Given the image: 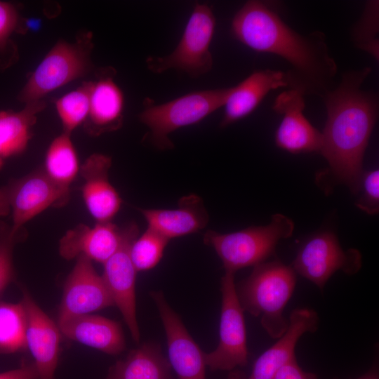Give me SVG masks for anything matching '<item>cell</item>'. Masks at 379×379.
<instances>
[{
  "label": "cell",
  "mask_w": 379,
  "mask_h": 379,
  "mask_svg": "<svg viewBox=\"0 0 379 379\" xmlns=\"http://www.w3.org/2000/svg\"><path fill=\"white\" fill-rule=\"evenodd\" d=\"M26 314L22 302L0 301V353L21 351L26 346Z\"/></svg>",
  "instance_id": "cell-26"
},
{
  "label": "cell",
  "mask_w": 379,
  "mask_h": 379,
  "mask_svg": "<svg viewBox=\"0 0 379 379\" xmlns=\"http://www.w3.org/2000/svg\"><path fill=\"white\" fill-rule=\"evenodd\" d=\"M232 87L194 91L169 102L156 105L146 98L139 114L149 129V140L161 150L173 148L169 135L182 127L197 124L224 106Z\"/></svg>",
  "instance_id": "cell-5"
},
{
  "label": "cell",
  "mask_w": 379,
  "mask_h": 379,
  "mask_svg": "<svg viewBox=\"0 0 379 379\" xmlns=\"http://www.w3.org/2000/svg\"><path fill=\"white\" fill-rule=\"evenodd\" d=\"M114 305L103 279L96 272L92 261L79 257L65 281L58 320L91 314Z\"/></svg>",
  "instance_id": "cell-13"
},
{
  "label": "cell",
  "mask_w": 379,
  "mask_h": 379,
  "mask_svg": "<svg viewBox=\"0 0 379 379\" xmlns=\"http://www.w3.org/2000/svg\"><path fill=\"white\" fill-rule=\"evenodd\" d=\"M37 371L34 362L24 363L20 367L0 373V379H36Z\"/></svg>",
  "instance_id": "cell-34"
},
{
  "label": "cell",
  "mask_w": 379,
  "mask_h": 379,
  "mask_svg": "<svg viewBox=\"0 0 379 379\" xmlns=\"http://www.w3.org/2000/svg\"><path fill=\"white\" fill-rule=\"evenodd\" d=\"M61 334L69 339L116 355L126 348L121 325L116 321L91 314L58 320Z\"/></svg>",
  "instance_id": "cell-20"
},
{
  "label": "cell",
  "mask_w": 379,
  "mask_h": 379,
  "mask_svg": "<svg viewBox=\"0 0 379 379\" xmlns=\"http://www.w3.org/2000/svg\"><path fill=\"white\" fill-rule=\"evenodd\" d=\"M356 206L363 211L376 214L379 210V171H362L354 192Z\"/></svg>",
  "instance_id": "cell-30"
},
{
  "label": "cell",
  "mask_w": 379,
  "mask_h": 379,
  "mask_svg": "<svg viewBox=\"0 0 379 379\" xmlns=\"http://www.w3.org/2000/svg\"><path fill=\"white\" fill-rule=\"evenodd\" d=\"M359 379H378V377L376 376V375L375 374H368L365 376H363Z\"/></svg>",
  "instance_id": "cell-35"
},
{
  "label": "cell",
  "mask_w": 379,
  "mask_h": 379,
  "mask_svg": "<svg viewBox=\"0 0 379 379\" xmlns=\"http://www.w3.org/2000/svg\"><path fill=\"white\" fill-rule=\"evenodd\" d=\"M361 266V256L359 251L343 250L333 232H323L305 242L291 267L295 273L322 289L337 271L352 275L357 273Z\"/></svg>",
  "instance_id": "cell-10"
},
{
  "label": "cell",
  "mask_w": 379,
  "mask_h": 379,
  "mask_svg": "<svg viewBox=\"0 0 379 379\" xmlns=\"http://www.w3.org/2000/svg\"><path fill=\"white\" fill-rule=\"evenodd\" d=\"M44 105L39 100L26 104L19 112L0 111V170L7 159L25 149L36 115Z\"/></svg>",
  "instance_id": "cell-24"
},
{
  "label": "cell",
  "mask_w": 379,
  "mask_h": 379,
  "mask_svg": "<svg viewBox=\"0 0 379 379\" xmlns=\"http://www.w3.org/2000/svg\"><path fill=\"white\" fill-rule=\"evenodd\" d=\"M137 225L130 223L122 229V239L116 252L104 263L102 277L119 310L133 340L140 341V334L136 317V270L131 257V245L138 237Z\"/></svg>",
  "instance_id": "cell-11"
},
{
  "label": "cell",
  "mask_w": 379,
  "mask_h": 379,
  "mask_svg": "<svg viewBox=\"0 0 379 379\" xmlns=\"http://www.w3.org/2000/svg\"><path fill=\"white\" fill-rule=\"evenodd\" d=\"M319 321L318 314L312 309L293 310L286 330L272 346L258 357L248 379H273L281 367L295 358V348L300 337L305 333L314 332Z\"/></svg>",
  "instance_id": "cell-17"
},
{
  "label": "cell",
  "mask_w": 379,
  "mask_h": 379,
  "mask_svg": "<svg viewBox=\"0 0 379 379\" xmlns=\"http://www.w3.org/2000/svg\"><path fill=\"white\" fill-rule=\"evenodd\" d=\"M21 302L26 314V346L34 358L36 379H54L61 332L27 292L24 291Z\"/></svg>",
  "instance_id": "cell-15"
},
{
  "label": "cell",
  "mask_w": 379,
  "mask_h": 379,
  "mask_svg": "<svg viewBox=\"0 0 379 379\" xmlns=\"http://www.w3.org/2000/svg\"><path fill=\"white\" fill-rule=\"evenodd\" d=\"M166 336L168 362L178 379H206L204 352L161 291H152Z\"/></svg>",
  "instance_id": "cell-12"
},
{
  "label": "cell",
  "mask_w": 379,
  "mask_h": 379,
  "mask_svg": "<svg viewBox=\"0 0 379 379\" xmlns=\"http://www.w3.org/2000/svg\"><path fill=\"white\" fill-rule=\"evenodd\" d=\"M122 230L111 221L89 227L79 224L68 230L59 241V253L66 260L84 256L104 263L118 249Z\"/></svg>",
  "instance_id": "cell-18"
},
{
  "label": "cell",
  "mask_w": 379,
  "mask_h": 379,
  "mask_svg": "<svg viewBox=\"0 0 379 379\" xmlns=\"http://www.w3.org/2000/svg\"><path fill=\"white\" fill-rule=\"evenodd\" d=\"M287 88L285 73L279 70L254 71L231 91L224 105L220 127L225 128L253 112L272 90Z\"/></svg>",
  "instance_id": "cell-21"
},
{
  "label": "cell",
  "mask_w": 379,
  "mask_h": 379,
  "mask_svg": "<svg viewBox=\"0 0 379 379\" xmlns=\"http://www.w3.org/2000/svg\"><path fill=\"white\" fill-rule=\"evenodd\" d=\"M295 284L296 273L293 267L274 260L255 266L251 274L235 286L244 312L260 317L270 337L277 339L288 327L284 310Z\"/></svg>",
  "instance_id": "cell-3"
},
{
  "label": "cell",
  "mask_w": 379,
  "mask_h": 379,
  "mask_svg": "<svg viewBox=\"0 0 379 379\" xmlns=\"http://www.w3.org/2000/svg\"><path fill=\"white\" fill-rule=\"evenodd\" d=\"M293 229V221L278 213L265 226L226 234L208 230L204 236V242L215 250L225 272L235 274L239 270L264 262L274 254L279 241L291 237Z\"/></svg>",
  "instance_id": "cell-4"
},
{
  "label": "cell",
  "mask_w": 379,
  "mask_h": 379,
  "mask_svg": "<svg viewBox=\"0 0 379 379\" xmlns=\"http://www.w3.org/2000/svg\"><path fill=\"white\" fill-rule=\"evenodd\" d=\"M305 107V96L297 91L287 89L277 96L272 109L283 116L275 134L279 148L293 154L320 152L321 133L306 119Z\"/></svg>",
  "instance_id": "cell-14"
},
{
  "label": "cell",
  "mask_w": 379,
  "mask_h": 379,
  "mask_svg": "<svg viewBox=\"0 0 379 379\" xmlns=\"http://www.w3.org/2000/svg\"><path fill=\"white\" fill-rule=\"evenodd\" d=\"M273 379H316V377L304 371L295 358L281 367Z\"/></svg>",
  "instance_id": "cell-33"
},
{
  "label": "cell",
  "mask_w": 379,
  "mask_h": 379,
  "mask_svg": "<svg viewBox=\"0 0 379 379\" xmlns=\"http://www.w3.org/2000/svg\"><path fill=\"white\" fill-rule=\"evenodd\" d=\"M169 239L147 227L131 245V257L137 272L154 268L161 260Z\"/></svg>",
  "instance_id": "cell-29"
},
{
  "label": "cell",
  "mask_w": 379,
  "mask_h": 379,
  "mask_svg": "<svg viewBox=\"0 0 379 379\" xmlns=\"http://www.w3.org/2000/svg\"><path fill=\"white\" fill-rule=\"evenodd\" d=\"M231 33L252 50L283 59L288 65L284 72L288 89L322 98L335 87L338 67L324 32L300 34L267 3L251 0L233 18Z\"/></svg>",
  "instance_id": "cell-1"
},
{
  "label": "cell",
  "mask_w": 379,
  "mask_h": 379,
  "mask_svg": "<svg viewBox=\"0 0 379 379\" xmlns=\"http://www.w3.org/2000/svg\"><path fill=\"white\" fill-rule=\"evenodd\" d=\"M230 379H243L239 374L234 373L231 375Z\"/></svg>",
  "instance_id": "cell-36"
},
{
  "label": "cell",
  "mask_w": 379,
  "mask_h": 379,
  "mask_svg": "<svg viewBox=\"0 0 379 379\" xmlns=\"http://www.w3.org/2000/svg\"><path fill=\"white\" fill-rule=\"evenodd\" d=\"M215 27L211 8L206 4L197 3L174 51L164 56H149L146 59L148 69L161 74L174 69L192 77L208 73L213 64L209 48Z\"/></svg>",
  "instance_id": "cell-6"
},
{
  "label": "cell",
  "mask_w": 379,
  "mask_h": 379,
  "mask_svg": "<svg viewBox=\"0 0 379 379\" xmlns=\"http://www.w3.org/2000/svg\"><path fill=\"white\" fill-rule=\"evenodd\" d=\"M16 234H13L10 228L0 237V293L13 277L12 253Z\"/></svg>",
  "instance_id": "cell-32"
},
{
  "label": "cell",
  "mask_w": 379,
  "mask_h": 379,
  "mask_svg": "<svg viewBox=\"0 0 379 379\" xmlns=\"http://www.w3.org/2000/svg\"><path fill=\"white\" fill-rule=\"evenodd\" d=\"M91 81L69 92L56 102V109L64 132L69 133L87 119L90 107Z\"/></svg>",
  "instance_id": "cell-28"
},
{
  "label": "cell",
  "mask_w": 379,
  "mask_h": 379,
  "mask_svg": "<svg viewBox=\"0 0 379 379\" xmlns=\"http://www.w3.org/2000/svg\"><path fill=\"white\" fill-rule=\"evenodd\" d=\"M114 69H102L95 81H91L88 132L99 135L119 128L123 122L124 95L114 81Z\"/></svg>",
  "instance_id": "cell-22"
},
{
  "label": "cell",
  "mask_w": 379,
  "mask_h": 379,
  "mask_svg": "<svg viewBox=\"0 0 379 379\" xmlns=\"http://www.w3.org/2000/svg\"><path fill=\"white\" fill-rule=\"evenodd\" d=\"M44 172L56 185L69 190L79 171V162L70 134L63 133L50 145L45 160Z\"/></svg>",
  "instance_id": "cell-25"
},
{
  "label": "cell",
  "mask_w": 379,
  "mask_h": 379,
  "mask_svg": "<svg viewBox=\"0 0 379 379\" xmlns=\"http://www.w3.org/2000/svg\"><path fill=\"white\" fill-rule=\"evenodd\" d=\"M148 227L171 239L204 229L208 215L203 200L196 194L182 197L173 209L138 208Z\"/></svg>",
  "instance_id": "cell-19"
},
{
  "label": "cell",
  "mask_w": 379,
  "mask_h": 379,
  "mask_svg": "<svg viewBox=\"0 0 379 379\" xmlns=\"http://www.w3.org/2000/svg\"><path fill=\"white\" fill-rule=\"evenodd\" d=\"M112 159L93 154L84 162L81 175L84 180L82 197L91 216L97 222H109L118 213L121 199L109 180Z\"/></svg>",
  "instance_id": "cell-16"
},
{
  "label": "cell",
  "mask_w": 379,
  "mask_h": 379,
  "mask_svg": "<svg viewBox=\"0 0 379 379\" xmlns=\"http://www.w3.org/2000/svg\"><path fill=\"white\" fill-rule=\"evenodd\" d=\"M106 379H175L159 345L146 343L109 369Z\"/></svg>",
  "instance_id": "cell-23"
},
{
  "label": "cell",
  "mask_w": 379,
  "mask_h": 379,
  "mask_svg": "<svg viewBox=\"0 0 379 379\" xmlns=\"http://www.w3.org/2000/svg\"><path fill=\"white\" fill-rule=\"evenodd\" d=\"M69 190L54 184L44 170L15 180L0 189V215L11 213V231L16 234L24 224L51 206L65 205Z\"/></svg>",
  "instance_id": "cell-9"
},
{
  "label": "cell",
  "mask_w": 379,
  "mask_h": 379,
  "mask_svg": "<svg viewBox=\"0 0 379 379\" xmlns=\"http://www.w3.org/2000/svg\"><path fill=\"white\" fill-rule=\"evenodd\" d=\"M371 67L345 71L336 87L321 98L326 121L321 132L320 152L331 175L352 193L363 171L364 153L378 115V96L362 84Z\"/></svg>",
  "instance_id": "cell-2"
},
{
  "label": "cell",
  "mask_w": 379,
  "mask_h": 379,
  "mask_svg": "<svg viewBox=\"0 0 379 379\" xmlns=\"http://www.w3.org/2000/svg\"><path fill=\"white\" fill-rule=\"evenodd\" d=\"M235 285L234 274L225 272L220 281L222 305L219 343L214 350L204 352L206 365L213 371H231L248 364L244 310Z\"/></svg>",
  "instance_id": "cell-8"
},
{
  "label": "cell",
  "mask_w": 379,
  "mask_h": 379,
  "mask_svg": "<svg viewBox=\"0 0 379 379\" xmlns=\"http://www.w3.org/2000/svg\"><path fill=\"white\" fill-rule=\"evenodd\" d=\"M20 17L16 8L11 3L0 1V55L11 58L14 57V48L11 46V36L18 29Z\"/></svg>",
  "instance_id": "cell-31"
},
{
  "label": "cell",
  "mask_w": 379,
  "mask_h": 379,
  "mask_svg": "<svg viewBox=\"0 0 379 379\" xmlns=\"http://www.w3.org/2000/svg\"><path fill=\"white\" fill-rule=\"evenodd\" d=\"M91 34L77 42H58L28 79L18 99L26 104L39 101L46 94L84 75L90 67Z\"/></svg>",
  "instance_id": "cell-7"
},
{
  "label": "cell",
  "mask_w": 379,
  "mask_h": 379,
  "mask_svg": "<svg viewBox=\"0 0 379 379\" xmlns=\"http://www.w3.org/2000/svg\"><path fill=\"white\" fill-rule=\"evenodd\" d=\"M379 3L370 0L365 4L359 19L352 25L350 38L354 46L379 59Z\"/></svg>",
  "instance_id": "cell-27"
}]
</instances>
